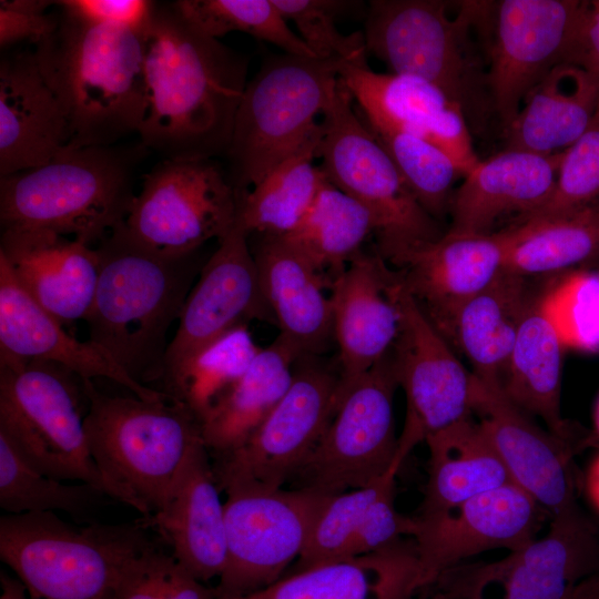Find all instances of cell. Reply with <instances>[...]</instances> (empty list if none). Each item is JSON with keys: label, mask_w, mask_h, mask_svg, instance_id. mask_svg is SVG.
I'll list each match as a JSON object with an SVG mask.
<instances>
[{"label": "cell", "mask_w": 599, "mask_h": 599, "mask_svg": "<svg viewBox=\"0 0 599 599\" xmlns=\"http://www.w3.org/2000/svg\"><path fill=\"white\" fill-rule=\"evenodd\" d=\"M143 31L88 23L60 9L53 31L35 44L40 70L67 120V148L109 146L138 133Z\"/></svg>", "instance_id": "cell-3"}, {"label": "cell", "mask_w": 599, "mask_h": 599, "mask_svg": "<svg viewBox=\"0 0 599 599\" xmlns=\"http://www.w3.org/2000/svg\"><path fill=\"white\" fill-rule=\"evenodd\" d=\"M367 128L388 153L419 205L433 219H440L449 210L451 185L460 174L454 161L419 136L395 129Z\"/></svg>", "instance_id": "cell-43"}, {"label": "cell", "mask_w": 599, "mask_h": 599, "mask_svg": "<svg viewBox=\"0 0 599 599\" xmlns=\"http://www.w3.org/2000/svg\"><path fill=\"white\" fill-rule=\"evenodd\" d=\"M569 599V598H568Z\"/></svg>", "instance_id": "cell-55"}, {"label": "cell", "mask_w": 599, "mask_h": 599, "mask_svg": "<svg viewBox=\"0 0 599 599\" xmlns=\"http://www.w3.org/2000/svg\"><path fill=\"white\" fill-rule=\"evenodd\" d=\"M69 16L88 23L143 31L155 2L148 0H63L54 2Z\"/></svg>", "instance_id": "cell-49"}, {"label": "cell", "mask_w": 599, "mask_h": 599, "mask_svg": "<svg viewBox=\"0 0 599 599\" xmlns=\"http://www.w3.org/2000/svg\"><path fill=\"white\" fill-rule=\"evenodd\" d=\"M104 495L91 485L68 484L40 473L0 433V507L9 515L64 511L80 517Z\"/></svg>", "instance_id": "cell-41"}, {"label": "cell", "mask_w": 599, "mask_h": 599, "mask_svg": "<svg viewBox=\"0 0 599 599\" xmlns=\"http://www.w3.org/2000/svg\"><path fill=\"white\" fill-rule=\"evenodd\" d=\"M599 207V108L587 130L562 151L550 197L517 222L566 215Z\"/></svg>", "instance_id": "cell-44"}, {"label": "cell", "mask_w": 599, "mask_h": 599, "mask_svg": "<svg viewBox=\"0 0 599 599\" xmlns=\"http://www.w3.org/2000/svg\"><path fill=\"white\" fill-rule=\"evenodd\" d=\"M353 102L339 77L322 121L318 156L327 179L372 212L377 245L439 238L436 220L419 205Z\"/></svg>", "instance_id": "cell-12"}, {"label": "cell", "mask_w": 599, "mask_h": 599, "mask_svg": "<svg viewBox=\"0 0 599 599\" xmlns=\"http://www.w3.org/2000/svg\"><path fill=\"white\" fill-rule=\"evenodd\" d=\"M583 1H491L485 22L487 87L504 132L529 92L567 55Z\"/></svg>", "instance_id": "cell-17"}, {"label": "cell", "mask_w": 599, "mask_h": 599, "mask_svg": "<svg viewBox=\"0 0 599 599\" xmlns=\"http://www.w3.org/2000/svg\"><path fill=\"white\" fill-rule=\"evenodd\" d=\"M390 294L399 314L392 357L398 386L406 398L394 463L399 470L416 446L471 416L473 374L466 370L395 271Z\"/></svg>", "instance_id": "cell-16"}, {"label": "cell", "mask_w": 599, "mask_h": 599, "mask_svg": "<svg viewBox=\"0 0 599 599\" xmlns=\"http://www.w3.org/2000/svg\"><path fill=\"white\" fill-rule=\"evenodd\" d=\"M94 248L99 278L84 319L89 341L142 385L159 380L167 332L203 265L196 253L175 258L145 248L131 237L124 222Z\"/></svg>", "instance_id": "cell-2"}, {"label": "cell", "mask_w": 599, "mask_h": 599, "mask_svg": "<svg viewBox=\"0 0 599 599\" xmlns=\"http://www.w3.org/2000/svg\"><path fill=\"white\" fill-rule=\"evenodd\" d=\"M373 233H377V222L372 212L327 180L298 224L282 237L331 290Z\"/></svg>", "instance_id": "cell-38"}, {"label": "cell", "mask_w": 599, "mask_h": 599, "mask_svg": "<svg viewBox=\"0 0 599 599\" xmlns=\"http://www.w3.org/2000/svg\"><path fill=\"white\" fill-rule=\"evenodd\" d=\"M490 1L373 0L365 22L367 51L395 74L423 79L456 102L469 130L494 115L487 87L484 27Z\"/></svg>", "instance_id": "cell-5"}, {"label": "cell", "mask_w": 599, "mask_h": 599, "mask_svg": "<svg viewBox=\"0 0 599 599\" xmlns=\"http://www.w3.org/2000/svg\"><path fill=\"white\" fill-rule=\"evenodd\" d=\"M345 62L284 53L247 82L226 152L237 191L255 185L319 125Z\"/></svg>", "instance_id": "cell-9"}, {"label": "cell", "mask_w": 599, "mask_h": 599, "mask_svg": "<svg viewBox=\"0 0 599 599\" xmlns=\"http://www.w3.org/2000/svg\"><path fill=\"white\" fill-rule=\"evenodd\" d=\"M282 16L296 26L301 39L318 59H338L348 62L366 60L363 32L343 34L336 19L351 1L336 0H273Z\"/></svg>", "instance_id": "cell-47"}, {"label": "cell", "mask_w": 599, "mask_h": 599, "mask_svg": "<svg viewBox=\"0 0 599 599\" xmlns=\"http://www.w3.org/2000/svg\"><path fill=\"white\" fill-rule=\"evenodd\" d=\"M69 143L68 124L34 50L0 62V176L40 166Z\"/></svg>", "instance_id": "cell-26"}, {"label": "cell", "mask_w": 599, "mask_h": 599, "mask_svg": "<svg viewBox=\"0 0 599 599\" xmlns=\"http://www.w3.org/2000/svg\"><path fill=\"white\" fill-rule=\"evenodd\" d=\"M471 410L510 481L545 512L552 517L577 502L571 441L541 429L500 388L474 375Z\"/></svg>", "instance_id": "cell-22"}, {"label": "cell", "mask_w": 599, "mask_h": 599, "mask_svg": "<svg viewBox=\"0 0 599 599\" xmlns=\"http://www.w3.org/2000/svg\"><path fill=\"white\" fill-rule=\"evenodd\" d=\"M141 144L164 159L226 153L246 87L245 58L155 2L143 31Z\"/></svg>", "instance_id": "cell-1"}, {"label": "cell", "mask_w": 599, "mask_h": 599, "mask_svg": "<svg viewBox=\"0 0 599 599\" xmlns=\"http://www.w3.org/2000/svg\"><path fill=\"white\" fill-rule=\"evenodd\" d=\"M396 475L389 470L369 486L327 496L295 572L386 551L413 537V517L395 507Z\"/></svg>", "instance_id": "cell-27"}, {"label": "cell", "mask_w": 599, "mask_h": 599, "mask_svg": "<svg viewBox=\"0 0 599 599\" xmlns=\"http://www.w3.org/2000/svg\"><path fill=\"white\" fill-rule=\"evenodd\" d=\"M587 489L592 504L599 510V455L595 458L589 468Z\"/></svg>", "instance_id": "cell-53"}, {"label": "cell", "mask_w": 599, "mask_h": 599, "mask_svg": "<svg viewBox=\"0 0 599 599\" xmlns=\"http://www.w3.org/2000/svg\"><path fill=\"white\" fill-rule=\"evenodd\" d=\"M1 596L0 599H28L27 592L18 578H12L1 572Z\"/></svg>", "instance_id": "cell-52"}, {"label": "cell", "mask_w": 599, "mask_h": 599, "mask_svg": "<svg viewBox=\"0 0 599 599\" xmlns=\"http://www.w3.org/2000/svg\"><path fill=\"white\" fill-rule=\"evenodd\" d=\"M531 302L525 277L505 270L458 309L444 337L453 339L469 359L474 376L501 389Z\"/></svg>", "instance_id": "cell-33"}, {"label": "cell", "mask_w": 599, "mask_h": 599, "mask_svg": "<svg viewBox=\"0 0 599 599\" xmlns=\"http://www.w3.org/2000/svg\"><path fill=\"white\" fill-rule=\"evenodd\" d=\"M141 521L75 526L55 512L7 514L0 558L28 599H109L128 564L154 544Z\"/></svg>", "instance_id": "cell-7"}, {"label": "cell", "mask_w": 599, "mask_h": 599, "mask_svg": "<svg viewBox=\"0 0 599 599\" xmlns=\"http://www.w3.org/2000/svg\"><path fill=\"white\" fill-rule=\"evenodd\" d=\"M140 155L113 145L64 148L40 166L0 176L2 231H43L97 244L128 215Z\"/></svg>", "instance_id": "cell-6"}, {"label": "cell", "mask_w": 599, "mask_h": 599, "mask_svg": "<svg viewBox=\"0 0 599 599\" xmlns=\"http://www.w3.org/2000/svg\"><path fill=\"white\" fill-rule=\"evenodd\" d=\"M260 236L250 246L278 335L300 355H323L334 343L327 283L282 236Z\"/></svg>", "instance_id": "cell-29"}, {"label": "cell", "mask_w": 599, "mask_h": 599, "mask_svg": "<svg viewBox=\"0 0 599 599\" xmlns=\"http://www.w3.org/2000/svg\"><path fill=\"white\" fill-rule=\"evenodd\" d=\"M506 270L524 277L571 270L599 260V207L506 229Z\"/></svg>", "instance_id": "cell-39"}, {"label": "cell", "mask_w": 599, "mask_h": 599, "mask_svg": "<svg viewBox=\"0 0 599 599\" xmlns=\"http://www.w3.org/2000/svg\"><path fill=\"white\" fill-rule=\"evenodd\" d=\"M392 351L342 396L322 438L292 480L331 496L369 486L395 468L398 437Z\"/></svg>", "instance_id": "cell-13"}, {"label": "cell", "mask_w": 599, "mask_h": 599, "mask_svg": "<svg viewBox=\"0 0 599 599\" xmlns=\"http://www.w3.org/2000/svg\"><path fill=\"white\" fill-rule=\"evenodd\" d=\"M428 470L418 517L447 511L511 483L478 420L471 416L427 438Z\"/></svg>", "instance_id": "cell-34"}, {"label": "cell", "mask_w": 599, "mask_h": 599, "mask_svg": "<svg viewBox=\"0 0 599 599\" xmlns=\"http://www.w3.org/2000/svg\"><path fill=\"white\" fill-rule=\"evenodd\" d=\"M0 257L26 292L62 325L85 319L93 303L94 247L43 231H2Z\"/></svg>", "instance_id": "cell-25"}, {"label": "cell", "mask_w": 599, "mask_h": 599, "mask_svg": "<svg viewBox=\"0 0 599 599\" xmlns=\"http://www.w3.org/2000/svg\"><path fill=\"white\" fill-rule=\"evenodd\" d=\"M175 9L207 37L240 31L281 48L285 53L317 58L287 26L273 0H179Z\"/></svg>", "instance_id": "cell-42"}, {"label": "cell", "mask_w": 599, "mask_h": 599, "mask_svg": "<svg viewBox=\"0 0 599 599\" xmlns=\"http://www.w3.org/2000/svg\"><path fill=\"white\" fill-rule=\"evenodd\" d=\"M19 284L0 257V353L59 364L83 379L108 378L145 400L172 398L136 382L102 348L68 334Z\"/></svg>", "instance_id": "cell-24"}, {"label": "cell", "mask_w": 599, "mask_h": 599, "mask_svg": "<svg viewBox=\"0 0 599 599\" xmlns=\"http://www.w3.org/2000/svg\"><path fill=\"white\" fill-rule=\"evenodd\" d=\"M561 155L506 149L479 161L451 195L447 233L490 234L501 217L516 213L518 219L539 209L555 189Z\"/></svg>", "instance_id": "cell-28"}, {"label": "cell", "mask_w": 599, "mask_h": 599, "mask_svg": "<svg viewBox=\"0 0 599 599\" xmlns=\"http://www.w3.org/2000/svg\"><path fill=\"white\" fill-rule=\"evenodd\" d=\"M338 386L336 361L323 355L298 357L290 388L261 425L236 448L213 456L219 488H283L331 423L338 404Z\"/></svg>", "instance_id": "cell-10"}, {"label": "cell", "mask_w": 599, "mask_h": 599, "mask_svg": "<svg viewBox=\"0 0 599 599\" xmlns=\"http://www.w3.org/2000/svg\"><path fill=\"white\" fill-rule=\"evenodd\" d=\"M593 425H595L596 434L599 437V399L597 400V404H596V407H595Z\"/></svg>", "instance_id": "cell-54"}, {"label": "cell", "mask_w": 599, "mask_h": 599, "mask_svg": "<svg viewBox=\"0 0 599 599\" xmlns=\"http://www.w3.org/2000/svg\"><path fill=\"white\" fill-rule=\"evenodd\" d=\"M250 235L235 223L203 264L165 354L163 382L200 349L252 319L274 323L264 298Z\"/></svg>", "instance_id": "cell-20"}, {"label": "cell", "mask_w": 599, "mask_h": 599, "mask_svg": "<svg viewBox=\"0 0 599 599\" xmlns=\"http://www.w3.org/2000/svg\"><path fill=\"white\" fill-rule=\"evenodd\" d=\"M109 599H216V591L153 544L128 564Z\"/></svg>", "instance_id": "cell-46"}, {"label": "cell", "mask_w": 599, "mask_h": 599, "mask_svg": "<svg viewBox=\"0 0 599 599\" xmlns=\"http://www.w3.org/2000/svg\"><path fill=\"white\" fill-rule=\"evenodd\" d=\"M88 408L83 378L75 373L0 353V433L40 473L105 494L88 446Z\"/></svg>", "instance_id": "cell-8"}, {"label": "cell", "mask_w": 599, "mask_h": 599, "mask_svg": "<svg viewBox=\"0 0 599 599\" xmlns=\"http://www.w3.org/2000/svg\"><path fill=\"white\" fill-rule=\"evenodd\" d=\"M541 507L512 483L429 517H413L418 590L476 555L514 551L535 539Z\"/></svg>", "instance_id": "cell-18"}, {"label": "cell", "mask_w": 599, "mask_h": 599, "mask_svg": "<svg viewBox=\"0 0 599 599\" xmlns=\"http://www.w3.org/2000/svg\"><path fill=\"white\" fill-rule=\"evenodd\" d=\"M415 547L311 567L230 599H410L418 591Z\"/></svg>", "instance_id": "cell-32"}, {"label": "cell", "mask_w": 599, "mask_h": 599, "mask_svg": "<svg viewBox=\"0 0 599 599\" xmlns=\"http://www.w3.org/2000/svg\"><path fill=\"white\" fill-rule=\"evenodd\" d=\"M566 63L599 79V0L583 1Z\"/></svg>", "instance_id": "cell-50"}, {"label": "cell", "mask_w": 599, "mask_h": 599, "mask_svg": "<svg viewBox=\"0 0 599 599\" xmlns=\"http://www.w3.org/2000/svg\"><path fill=\"white\" fill-rule=\"evenodd\" d=\"M227 561L216 599L260 590L304 550L327 495L308 488L235 486L225 490Z\"/></svg>", "instance_id": "cell-15"}, {"label": "cell", "mask_w": 599, "mask_h": 599, "mask_svg": "<svg viewBox=\"0 0 599 599\" xmlns=\"http://www.w3.org/2000/svg\"><path fill=\"white\" fill-rule=\"evenodd\" d=\"M393 275L377 248L362 250L332 284L338 403L359 377L392 351L396 341L399 314L390 294Z\"/></svg>", "instance_id": "cell-23"}, {"label": "cell", "mask_w": 599, "mask_h": 599, "mask_svg": "<svg viewBox=\"0 0 599 599\" xmlns=\"http://www.w3.org/2000/svg\"><path fill=\"white\" fill-rule=\"evenodd\" d=\"M339 77L368 126L399 130L433 143L464 176L479 163L460 106L436 85L416 77L375 72L366 60L345 62Z\"/></svg>", "instance_id": "cell-21"}, {"label": "cell", "mask_w": 599, "mask_h": 599, "mask_svg": "<svg viewBox=\"0 0 599 599\" xmlns=\"http://www.w3.org/2000/svg\"><path fill=\"white\" fill-rule=\"evenodd\" d=\"M246 324L238 325L190 357L162 383L164 393L201 422L260 353Z\"/></svg>", "instance_id": "cell-40"}, {"label": "cell", "mask_w": 599, "mask_h": 599, "mask_svg": "<svg viewBox=\"0 0 599 599\" xmlns=\"http://www.w3.org/2000/svg\"><path fill=\"white\" fill-rule=\"evenodd\" d=\"M539 298L565 348L599 351V273H570Z\"/></svg>", "instance_id": "cell-45"}, {"label": "cell", "mask_w": 599, "mask_h": 599, "mask_svg": "<svg viewBox=\"0 0 599 599\" xmlns=\"http://www.w3.org/2000/svg\"><path fill=\"white\" fill-rule=\"evenodd\" d=\"M323 138V125L264 175L251 191L238 192L236 224L250 236H282L307 212L328 180L314 164Z\"/></svg>", "instance_id": "cell-37"}, {"label": "cell", "mask_w": 599, "mask_h": 599, "mask_svg": "<svg viewBox=\"0 0 599 599\" xmlns=\"http://www.w3.org/2000/svg\"><path fill=\"white\" fill-rule=\"evenodd\" d=\"M84 428L108 496L142 518L169 501L194 457L206 448L201 424L179 400L111 396L83 379Z\"/></svg>", "instance_id": "cell-4"}, {"label": "cell", "mask_w": 599, "mask_h": 599, "mask_svg": "<svg viewBox=\"0 0 599 599\" xmlns=\"http://www.w3.org/2000/svg\"><path fill=\"white\" fill-rule=\"evenodd\" d=\"M599 567V532L578 504L551 517L549 530L496 561L443 573L435 599H568Z\"/></svg>", "instance_id": "cell-14"}, {"label": "cell", "mask_w": 599, "mask_h": 599, "mask_svg": "<svg viewBox=\"0 0 599 599\" xmlns=\"http://www.w3.org/2000/svg\"><path fill=\"white\" fill-rule=\"evenodd\" d=\"M565 346L540 298L532 300L521 322L501 390L524 412L540 417L556 436L570 441L561 416V369Z\"/></svg>", "instance_id": "cell-36"}, {"label": "cell", "mask_w": 599, "mask_h": 599, "mask_svg": "<svg viewBox=\"0 0 599 599\" xmlns=\"http://www.w3.org/2000/svg\"><path fill=\"white\" fill-rule=\"evenodd\" d=\"M52 3L48 0H1V48L26 41L35 45L52 32L57 26V14L47 13Z\"/></svg>", "instance_id": "cell-48"}, {"label": "cell", "mask_w": 599, "mask_h": 599, "mask_svg": "<svg viewBox=\"0 0 599 599\" xmlns=\"http://www.w3.org/2000/svg\"><path fill=\"white\" fill-rule=\"evenodd\" d=\"M207 448L192 460L165 506L142 518L171 547L172 556L194 578H220L227 561L224 504Z\"/></svg>", "instance_id": "cell-30"}, {"label": "cell", "mask_w": 599, "mask_h": 599, "mask_svg": "<svg viewBox=\"0 0 599 599\" xmlns=\"http://www.w3.org/2000/svg\"><path fill=\"white\" fill-rule=\"evenodd\" d=\"M569 599H599V567L575 588Z\"/></svg>", "instance_id": "cell-51"}, {"label": "cell", "mask_w": 599, "mask_h": 599, "mask_svg": "<svg viewBox=\"0 0 599 599\" xmlns=\"http://www.w3.org/2000/svg\"><path fill=\"white\" fill-rule=\"evenodd\" d=\"M301 356L280 335L261 348L247 370L201 422L209 454L227 453L250 437L290 388L294 364Z\"/></svg>", "instance_id": "cell-35"}, {"label": "cell", "mask_w": 599, "mask_h": 599, "mask_svg": "<svg viewBox=\"0 0 599 599\" xmlns=\"http://www.w3.org/2000/svg\"><path fill=\"white\" fill-rule=\"evenodd\" d=\"M506 230L483 235L446 233L437 240L377 245L407 291L445 336L458 309L506 270Z\"/></svg>", "instance_id": "cell-19"}, {"label": "cell", "mask_w": 599, "mask_h": 599, "mask_svg": "<svg viewBox=\"0 0 599 599\" xmlns=\"http://www.w3.org/2000/svg\"><path fill=\"white\" fill-rule=\"evenodd\" d=\"M238 192L211 159H164L143 175L124 226L165 257L192 255L235 225Z\"/></svg>", "instance_id": "cell-11"}, {"label": "cell", "mask_w": 599, "mask_h": 599, "mask_svg": "<svg viewBox=\"0 0 599 599\" xmlns=\"http://www.w3.org/2000/svg\"><path fill=\"white\" fill-rule=\"evenodd\" d=\"M599 108V79L560 63L529 92L504 132L508 150L556 154L587 130Z\"/></svg>", "instance_id": "cell-31"}]
</instances>
